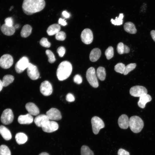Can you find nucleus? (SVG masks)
<instances>
[{"mask_svg": "<svg viewBox=\"0 0 155 155\" xmlns=\"http://www.w3.org/2000/svg\"><path fill=\"white\" fill-rule=\"evenodd\" d=\"M125 66V65L123 63H119L115 66L114 69L116 72L121 74H123Z\"/></svg>", "mask_w": 155, "mask_h": 155, "instance_id": "473e14b6", "label": "nucleus"}, {"mask_svg": "<svg viewBox=\"0 0 155 155\" xmlns=\"http://www.w3.org/2000/svg\"><path fill=\"white\" fill-rule=\"evenodd\" d=\"M150 34L152 39L155 42V30H151L150 32Z\"/></svg>", "mask_w": 155, "mask_h": 155, "instance_id": "49530a36", "label": "nucleus"}, {"mask_svg": "<svg viewBox=\"0 0 155 155\" xmlns=\"http://www.w3.org/2000/svg\"><path fill=\"white\" fill-rule=\"evenodd\" d=\"M123 16V14L120 13L119 17H116L115 19H111V23L115 25H120L122 24Z\"/></svg>", "mask_w": 155, "mask_h": 155, "instance_id": "7c9ffc66", "label": "nucleus"}, {"mask_svg": "<svg viewBox=\"0 0 155 155\" xmlns=\"http://www.w3.org/2000/svg\"><path fill=\"white\" fill-rule=\"evenodd\" d=\"M147 90L145 87L140 86H133L129 90L131 95L135 97H140L144 94H147Z\"/></svg>", "mask_w": 155, "mask_h": 155, "instance_id": "1a4fd4ad", "label": "nucleus"}, {"mask_svg": "<svg viewBox=\"0 0 155 155\" xmlns=\"http://www.w3.org/2000/svg\"><path fill=\"white\" fill-rule=\"evenodd\" d=\"M49 119L46 115H40L37 116L34 119V122L36 125L41 127Z\"/></svg>", "mask_w": 155, "mask_h": 155, "instance_id": "2eb2a0df", "label": "nucleus"}, {"mask_svg": "<svg viewBox=\"0 0 155 155\" xmlns=\"http://www.w3.org/2000/svg\"><path fill=\"white\" fill-rule=\"evenodd\" d=\"M27 69L28 75L31 79L35 80L39 78L40 73L36 66L29 63Z\"/></svg>", "mask_w": 155, "mask_h": 155, "instance_id": "9b49d317", "label": "nucleus"}, {"mask_svg": "<svg viewBox=\"0 0 155 155\" xmlns=\"http://www.w3.org/2000/svg\"><path fill=\"white\" fill-rule=\"evenodd\" d=\"M0 155H11L10 151L7 146L4 145L0 146Z\"/></svg>", "mask_w": 155, "mask_h": 155, "instance_id": "2f4dec72", "label": "nucleus"}, {"mask_svg": "<svg viewBox=\"0 0 155 155\" xmlns=\"http://www.w3.org/2000/svg\"><path fill=\"white\" fill-rule=\"evenodd\" d=\"M45 4L44 0H24L22 9L25 13L31 15L42 11Z\"/></svg>", "mask_w": 155, "mask_h": 155, "instance_id": "f257e3e1", "label": "nucleus"}, {"mask_svg": "<svg viewBox=\"0 0 155 155\" xmlns=\"http://www.w3.org/2000/svg\"><path fill=\"white\" fill-rule=\"evenodd\" d=\"M18 120L20 124H29L33 122V118L32 115L28 113L26 115L19 116Z\"/></svg>", "mask_w": 155, "mask_h": 155, "instance_id": "a211bd4d", "label": "nucleus"}, {"mask_svg": "<svg viewBox=\"0 0 155 155\" xmlns=\"http://www.w3.org/2000/svg\"><path fill=\"white\" fill-rule=\"evenodd\" d=\"M1 30L4 34L10 36L13 35L14 34L15 29L13 26H8L5 24L2 26Z\"/></svg>", "mask_w": 155, "mask_h": 155, "instance_id": "aec40b11", "label": "nucleus"}, {"mask_svg": "<svg viewBox=\"0 0 155 155\" xmlns=\"http://www.w3.org/2000/svg\"><path fill=\"white\" fill-rule=\"evenodd\" d=\"M129 119L125 114L121 115L118 119V124L120 127L123 129L128 128L129 127Z\"/></svg>", "mask_w": 155, "mask_h": 155, "instance_id": "dca6fc26", "label": "nucleus"}, {"mask_svg": "<svg viewBox=\"0 0 155 155\" xmlns=\"http://www.w3.org/2000/svg\"><path fill=\"white\" fill-rule=\"evenodd\" d=\"M66 34L63 31H59L56 34L55 37L56 39L59 40L63 41L65 38Z\"/></svg>", "mask_w": 155, "mask_h": 155, "instance_id": "e433bc0d", "label": "nucleus"}, {"mask_svg": "<svg viewBox=\"0 0 155 155\" xmlns=\"http://www.w3.org/2000/svg\"><path fill=\"white\" fill-rule=\"evenodd\" d=\"M46 53L48 58V61L50 63H54L56 60L55 55L53 53L49 50L46 51Z\"/></svg>", "mask_w": 155, "mask_h": 155, "instance_id": "c9c22d12", "label": "nucleus"}, {"mask_svg": "<svg viewBox=\"0 0 155 155\" xmlns=\"http://www.w3.org/2000/svg\"><path fill=\"white\" fill-rule=\"evenodd\" d=\"M15 139L17 143L19 144H24L27 140V136L23 133H18L15 136Z\"/></svg>", "mask_w": 155, "mask_h": 155, "instance_id": "393cba45", "label": "nucleus"}, {"mask_svg": "<svg viewBox=\"0 0 155 155\" xmlns=\"http://www.w3.org/2000/svg\"><path fill=\"white\" fill-rule=\"evenodd\" d=\"M136 64L135 63H131L125 66V69L123 74L126 75L131 71L134 69L136 67Z\"/></svg>", "mask_w": 155, "mask_h": 155, "instance_id": "f704fd0d", "label": "nucleus"}, {"mask_svg": "<svg viewBox=\"0 0 155 155\" xmlns=\"http://www.w3.org/2000/svg\"><path fill=\"white\" fill-rule=\"evenodd\" d=\"M14 27L15 29H17L19 27V25L18 24H16L15 25Z\"/></svg>", "mask_w": 155, "mask_h": 155, "instance_id": "8fccbe9b", "label": "nucleus"}, {"mask_svg": "<svg viewBox=\"0 0 155 155\" xmlns=\"http://www.w3.org/2000/svg\"><path fill=\"white\" fill-rule=\"evenodd\" d=\"M14 80V77L10 75H5L3 78L2 83L3 87H6L13 82Z\"/></svg>", "mask_w": 155, "mask_h": 155, "instance_id": "c85d7f7f", "label": "nucleus"}, {"mask_svg": "<svg viewBox=\"0 0 155 155\" xmlns=\"http://www.w3.org/2000/svg\"><path fill=\"white\" fill-rule=\"evenodd\" d=\"M13 8V7L12 6L11 7H10V9H9V10L10 11V10H11V9Z\"/></svg>", "mask_w": 155, "mask_h": 155, "instance_id": "3c124183", "label": "nucleus"}, {"mask_svg": "<svg viewBox=\"0 0 155 155\" xmlns=\"http://www.w3.org/2000/svg\"><path fill=\"white\" fill-rule=\"evenodd\" d=\"M59 125L55 121H49L46 123L42 127L43 131L47 133H51L58 129Z\"/></svg>", "mask_w": 155, "mask_h": 155, "instance_id": "ddd939ff", "label": "nucleus"}, {"mask_svg": "<svg viewBox=\"0 0 155 155\" xmlns=\"http://www.w3.org/2000/svg\"><path fill=\"white\" fill-rule=\"evenodd\" d=\"M5 24L9 26H12L13 25V19L11 17H8L5 20Z\"/></svg>", "mask_w": 155, "mask_h": 155, "instance_id": "a19ab883", "label": "nucleus"}, {"mask_svg": "<svg viewBox=\"0 0 155 155\" xmlns=\"http://www.w3.org/2000/svg\"><path fill=\"white\" fill-rule=\"evenodd\" d=\"M92 131L95 134H98L100 130L104 127L103 120L97 116L93 117L91 120Z\"/></svg>", "mask_w": 155, "mask_h": 155, "instance_id": "39448f33", "label": "nucleus"}, {"mask_svg": "<svg viewBox=\"0 0 155 155\" xmlns=\"http://www.w3.org/2000/svg\"><path fill=\"white\" fill-rule=\"evenodd\" d=\"M82 42L86 44H89L92 42L93 37L92 31L89 29L86 28L82 32L81 35Z\"/></svg>", "mask_w": 155, "mask_h": 155, "instance_id": "9d476101", "label": "nucleus"}, {"mask_svg": "<svg viewBox=\"0 0 155 155\" xmlns=\"http://www.w3.org/2000/svg\"><path fill=\"white\" fill-rule=\"evenodd\" d=\"M40 44L42 46L47 48L49 47L51 45L50 43L45 38H42L41 39L40 41Z\"/></svg>", "mask_w": 155, "mask_h": 155, "instance_id": "4c0bfd02", "label": "nucleus"}, {"mask_svg": "<svg viewBox=\"0 0 155 155\" xmlns=\"http://www.w3.org/2000/svg\"><path fill=\"white\" fill-rule=\"evenodd\" d=\"M124 28L125 31L130 34H135L137 32L135 25L130 22H126L125 24Z\"/></svg>", "mask_w": 155, "mask_h": 155, "instance_id": "b1692460", "label": "nucleus"}, {"mask_svg": "<svg viewBox=\"0 0 155 155\" xmlns=\"http://www.w3.org/2000/svg\"><path fill=\"white\" fill-rule=\"evenodd\" d=\"M57 52L59 56L61 57H62L65 53V49L64 47L61 46L57 49Z\"/></svg>", "mask_w": 155, "mask_h": 155, "instance_id": "58836bf2", "label": "nucleus"}, {"mask_svg": "<svg viewBox=\"0 0 155 155\" xmlns=\"http://www.w3.org/2000/svg\"><path fill=\"white\" fill-rule=\"evenodd\" d=\"M61 29L60 26L57 24H53L50 26L47 30V32L50 36L56 34L60 31Z\"/></svg>", "mask_w": 155, "mask_h": 155, "instance_id": "5701e85b", "label": "nucleus"}, {"mask_svg": "<svg viewBox=\"0 0 155 155\" xmlns=\"http://www.w3.org/2000/svg\"><path fill=\"white\" fill-rule=\"evenodd\" d=\"M152 100L151 96L148 94H144L140 97L139 100L137 102L138 106L142 108H144L147 103L150 101Z\"/></svg>", "mask_w": 155, "mask_h": 155, "instance_id": "6ab92c4d", "label": "nucleus"}, {"mask_svg": "<svg viewBox=\"0 0 155 155\" xmlns=\"http://www.w3.org/2000/svg\"><path fill=\"white\" fill-rule=\"evenodd\" d=\"M13 63V58L9 54H4L0 58V66L3 69L9 68L12 65Z\"/></svg>", "mask_w": 155, "mask_h": 155, "instance_id": "6e6552de", "label": "nucleus"}, {"mask_svg": "<svg viewBox=\"0 0 155 155\" xmlns=\"http://www.w3.org/2000/svg\"><path fill=\"white\" fill-rule=\"evenodd\" d=\"M14 115L12 110L9 108L5 110L3 112L1 117V122L5 125H8L13 121Z\"/></svg>", "mask_w": 155, "mask_h": 155, "instance_id": "423d86ee", "label": "nucleus"}, {"mask_svg": "<svg viewBox=\"0 0 155 155\" xmlns=\"http://www.w3.org/2000/svg\"><path fill=\"white\" fill-rule=\"evenodd\" d=\"M105 55L107 59H110L114 55V49L111 46H110L106 50L105 52Z\"/></svg>", "mask_w": 155, "mask_h": 155, "instance_id": "72a5a7b5", "label": "nucleus"}, {"mask_svg": "<svg viewBox=\"0 0 155 155\" xmlns=\"http://www.w3.org/2000/svg\"><path fill=\"white\" fill-rule=\"evenodd\" d=\"M96 75L99 80L101 81L104 80L106 76L105 68L102 67H99L97 69Z\"/></svg>", "mask_w": 155, "mask_h": 155, "instance_id": "cd10ccee", "label": "nucleus"}, {"mask_svg": "<svg viewBox=\"0 0 155 155\" xmlns=\"http://www.w3.org/2000/svg\"><path fill=\"white\" fill-rule=\"evenodd\" d=\"M32 30V28L30 25L26 24L24 25L21 31L20 34L21 36L24 38L28 37L31 34Z\"/></svg>", "mask_w": 155, "mask_h": 155, "instance_id": "bb28decb", "label": "nucleus"}, {"mask_svg": "<svg viewBox=\"0 0 155 155\" xmlns=\"http://www.w3.org/2000/svg\"><path fill=\"white\" fill-rule=\"evenodd\" d=\"M129 126L133 132L138 133L143 128L144 122L140 117L137 116H132L129 119Z\"/></svg>", "mask_w": 155, "mask_h": 155, "instance_id": "7ed1b4c3", "label": "nucleus"}, {"mask_svg": "<svg viewBox=\"0 0 155 155\" xmlns=\"http://www.w3.org/2000/svg\"><path fill=\"white\" fill-rule=\"evenodd\" d=\"M40 91L44 96L50 95L53 92V88L51 84L47 81L42 82L40 86Z\"/></svg>", "mask_w": 155, "mask_h": 155, "instance_id": "f8f14e48", "label": "nucleus"}, {"mask_svg": "<svg viewBox=\"0 0 155 155\" xmlns=\"http://www.w3.org/2000/svg\"><path fill=\"white\" fill-rule=\"evenodd\" d=\"M72 67L71 63L67 61H62L59 65L56 73L58 79L63 81L67 78L71 74Z\"/></svg>", "mask_w": 155, "mask_h": 155, "instance_id": "f03ea898", "label": "nucleus"}, {"mask_svg": "<svg viewBox=\"0 0 155 155\" xmlns=\"http://www.w3.org/2000/svg\"><path fill=\"white\" fill-rule=\"evenodd\" d=\"M3 87L2 82L0 80V92L2 90Z\"/></svg>", "mask_w": 155, "mask_h": 155, "instance_id": "de8ad7c7", "label": "nucleus"}, {"mask_svg": "<svg viewBox=\"0 0 155 155\" xmlns=\"http://www.w3.org/2000/svg\"><path fill=\"white\" fill-rule=\"evenodd\" d=\"M39 155H49V154L46 152H43L40 153Z\"/></svg>", "mask_w": 155, "mask_h": 155, "instance_id": "09e8293b", "label": "nucleus"}, {"mask_svg": "<svg viewBox=\"0 0 155 155\" xmlns=\"http://www.w3.org/2000/svg\"><path fill=\"white\" fill-rule=\"evenodd\" d=\"M63 16L66 18H68L70 17V14L66 11H64L62 13Z\"/></svg>", "mask_w": 155, "mask_h": 155, "instance_id": "a18cd8bd", "label": "nucleus"}, {"mask_svg": "<svg viewBox=\"0 0 155 155\" xmlns=\"http://www.w3.org/2000/svg\"><path fill=\"white\" fill-rule=\"evenodd\" d=\"M66 99L69 102H72L75 100V98L73 94L69 93L66 95Z\"/></svg>", "mask_w": 155, "mask_h": 155, "instance_id": "79ce46f5", "label": "nucleus"}, {"mask_svg": "<svg viewBox=\"0 0 155 155\" xmlns=\"http://www.w3.org/2000/svg\"><path fill=\"white\" fill-rule=\"evenodd\" d=\"M86 76L89 84L94 88L98 87L99 84L96 76L95 69L92 67H90L87 70Z\"/></svg>", "mask_w": 155, "mask_h": 155, "instance_id": "20e7f679", "label": "nucleus"}, {"mask_svg": "<svg viewBox=\"0 0 155 155\" xmlns=\"http://www.w3.org/2000/svg\"><path fill=\"white\" fill-rule=\"evenodd\" d=\"M28 58L26 57H23L16 63L15 66L16 72L19 73L22 72L28 67L29 64Z\"/></svg>", "mask_w": 155, "mask_h": 155, "instance_id": "0eeeda50", "label": "nucleus"}, {"mask_svg": "<svg viewBox=\"0 0 155 155\" xmlns=\"http://www.w3.org/2000/svg\"><path fill=\"white\" fill-rule=\"evenodd\" d=\"M46 115L49 120H59L62 118L60 111L55 108H50L46 112Z\"/></svg>", "mask_w": 155, "mask_h": 155, "instance_id": "4468645a", "label": "nucleus"}, {"mask_svg": "<svg viewBox=\"0 0 155 155\" xmlns=\"http://www.w3.org/2000/svg\"><path fill=\"white\" fill-rule=\"evenodd\" d=\"M58 23L59 24L63 26H65L67 24V23L66 22V21L64 19H63L61 18H60L59 19Z\"/></svg>", "mask_w": 155, "mask_h": 155, "instance_id": "c03bdc74", "label": "nucleus"}, {"mask_svg": "<svg viewBox=\"0 0 155 155\" xmlns=\"http://www.w3.org/2000/svg\"><path fill=\"white\" fill-rule=\"evenodd\" d=\"M117 51L119 54H122L129 53L130 49L127 46L124 44L122 42H120L117 45Z\"/></svg>", "mask_w": 155, "mask_h": 155, "instance_id": "a878e982", "label": "nucleus"}, {"mask_svg": "<svg viewBox=\"0 0 155 155\" xmlns=\"http://www.w3.org/2000/svg\"><path fill=\"white\" fill-rule=\"evenodd\" d=\"M81 155H94L93 152L87 146H82L81 149Z\"/></svg>", "mask_w": 155, "mask_h": 155, "instance_id": "c756f323", "label": "nucleus"}, {"mask_svg": "<svg viewBox=\"0 0 155 155\" xmlns=\"http://www.w3.org/2000/svg\"><path fill=\"white\" fill-rule=\"evenodd\" d=\"M118 155H130L129 152L124 149L120 148L118 152Z\"/></svg>", "mask_w": 155, "mask_h": 155, "instance_id": "37998d69", "label": "nucleus"}, {"mask_svg": "<svg viewBox=\"0 0 155 155\" xmlns=\"http://www.w3.org/2000/svg\"><path fill=\"white\" fill-rule=\"evenodd\" d=\"M25 107L29 113L31 115L36 116L39 113V108L36 105L33 103H27Z\"/></svg>", "mask_w": 155, "mask_h": 155, "instance_id": "f3484780", "label": "nucleus"}, {"mask_svg": "<svg viewBox=\"0 0 155 155\" xmlns=\"http://www.w3.org/2000/svg\"><path fill=\"white\" fill-rule=\"evenodd\" d=\"M73 81L77 84H80L82 82V78L80 75L76 74L73 78Z\"/></svg>", "mask_w": 155, "mask_h": 155, "instance_id": "ea45409f", "label": "nucleus"}, {"mask_svg": "<svg viewBox=\"0 0 155 155\" xmlns=\"http://www.w3.org/2000/svg\"><path fill=\"white\" fill-rule=\"evenodd\" d=\"M101 55L100 49L98 48H94L90 53L89 57L90 60L92 62H95L99 58Z\"/></svg>", "mask_w": 155, "mask_h": 155, "instance_id": "412c9836", "label": "nucleus"}, {"mask_svg": "<svg viewBox=\"0 0 155 155\" xmlns=\"http://www.w3.org/2000/svg\"><path fill=\"white\" fill-rule=\"evenodd\" d=\"M0 134L3 138L6 140H10L12 137L10 131L3 125L0 126Z\"/></svg>", "mask_w": 155, "mask_h": 155, "instance_id": "4be33fe9", "label": "nucleus"}]
</instances>
